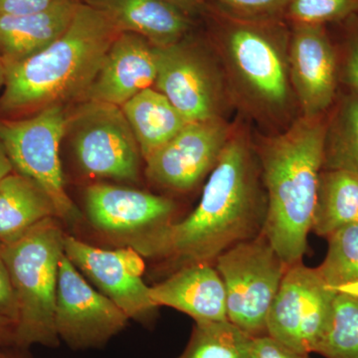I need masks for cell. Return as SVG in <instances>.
Returning <instances> with one entry per match:
<instances>
[{
	"mask_svg": "<svg viewBox=\"0 0 358 358\" xmlns=\"http://www.w3.org/2000/svg\"><path fill=\"white\" fill-rule=\"evenodd\" d=\"M267 212L253 128L235 115L229 141L206 179L199 204L167 228L143 257L157 261L155 272L164 278L195 264L214 265L224 252L260 235Z\"/></svg>",
	"mask_w": 358,
	"mask_h": 358,
	"instance_id": "6da1fadb",
	"label": "cell"
},
{
	"mask_svg": "<svg viewBox=\"0 0 358 358\" xmlns=\"http://www.w3.org/2000/svg\"><path fill=\"white\" fill-rule=\"evenodd\" d=\"M200 18L222 65L236 115L261 134L291 127L301 112L289 79V23L238 20L207 6Z\"/></svg>",
	"mask_w": 358,
	"mask_h": 358,
	"instance_id": "7a4b0ae2",
	"label": "cell"
},
{
	"mask_svg": "<svg viewBox=\"0 0 358 358\" xmlns=\"http://www.w3.org/2000/svg\"><path fill=\"white\" fill-rule=\"evenodd\" d=\"M327 115L300 117L281 133L253 129L254 145L268 199L263 233L287 267L308 250L324 160Z\"/></svg>",
	"mask_w": 358,
	"mask_h": 358,
	"instance_id": "3957f363",
	"label": "cell"
},
{
	"mask_svg": "<svg viewBox=\"0 0 358 358\" xmlns=\"http://www.w3.org/2000/svg\"><path fill=\"white\" fill-rule=\"evenodd\" d=\"M121 33L105 14L80 2L56 41L30 57L6 63L0 110L18 117L81 101Z\"/></svg>",
	"mask_w": 358,
	"mask_h": 358,
	"instance_id": "277c9868",
	"label": "cell"
},
{
	"mask_svg": "<svg viewBox=\"0 0 358 358\" xmlns=\"http://www.w3.org/2000/svg\"><path fill=\"white\" fill-rule=\"evenodd\" d=\"M58 218L45 219L13 243L0 242L17 308L14 348H57L55 327L59 265L64 255Z\"/></svg>",
	"mask_w": 358,
	"mask_h": 358,
	"instance_id": "5b68a950",
	"label": "cell"
},
{
	"mask_svg": "<svg viewBox=\"0 0 358 358\" xmlns=\"http://www.w3.org/2000/svg\"><path fill=\"white\" fill-rule=\"evenodd\" d=\"M154 88L164 94L188 122L233 120L236 115L222 65L204 32L194 30L169 46L157 47Z\"/></svg>",
	"mask_w": 358,
	"mask_h": 358,
	"instance_id": "8992f818",
	"label": "cell"
},
{
	"mask_svg": "<svg viewBox=\"0 0 358 358\" xmlns=\"http://www.w3.org/2000/svg\"><path fill=\"white\" fill-rule=\"evenodd\" d=\"M214 265L225 287L228 320L251 338L268 336V312L288 267L266 235L235 245Z\"/></svg>",
	"mask_w": 358,
	"mask_h": 358,
	"instance_id": "52a82bcc",
	"label": "cell"
},
{
	"mask_svg": "<svg viewBox=\"0 0 358 358\" xmlns=\"http://www.w3.org/2000/svg\"><path fill=\"white\" fill-rule=\"evenodd\" d=\"M67 115L64 106L55 105L28 117L0 120V138L13 171L43 188L55 205L58 219L76 224L82 215L66 192L59 157Z\"/></svg>",
	"mask_w": 358,
	"mask_h": 358,
	"instance_id": "ba28073f",
	"label": "cell"
},
{
	"mask_svg": "<svg viewBox=\"0 0 358 358\" xmlns=\"http://www.w3.org/2000/svg\"><path fill=\"white\" fill-rule=\"evenodd\" d=\"M80 103L67 115L65 136H69L82 171L93 178L138 180L143 157L121 107L96 101Z\"/></svg>",
	"mask_w": 358,
	"mask_h": 358,
	"instance_id": "9c48e42d",
	"label": "cell"
},
{
	"mask_svg": "<svg viewBox=\"0 0 358 358\" xmlns=\"http://www.w3.org/2000/svg\"><path fill=\"white\" fill-rule=\"evenodd\" d=\"M338 294L317 268L303 263L287 268L268 315V336L301 353L312 355L329 329Z\"/></svg>",
	"mask_w": 358,
	"mask_h": 358,
	"instance_id": "30bf717a",
	"label": "cell"
},
{
	"mask_svg": "<svg viewBox=\"0 0 358 358\" xmlns=\"http://www.w3.org/2000/svg\"><path fill=\"white\" fill-rule=\"evenodd\" d=\"M90 222L103 234L143 253L176 221L178 205L164 195L106 183L85 192Z\"/></svg>",
	"mask_w": 358,
	"mask_h": 358,
	"instance_id": "8fae6325",
	"label": "cell"
},
{
	"mask_svg": "<svg viewBox=\"0 0 358 358\" xmlns=\"http://www.w3.org/2000/svg\"><path fill=\"white\" fill-rule=\"evenodd\" d=\"M234 119L192 122L145 160L148 180L176 194L194 192L210 176L232 134Z\"/></svg>",
	"mask_w": 358,
	"mask_h": 358,
	"instance_id": "7c38bea8",
	"label": "cell"
},
{
	"mask_svg": "<svg viewBox=\"0 0 358 358\" xmlns=\"http://www.w3.org/2000/svg\"><path fill=\"white\" fill-rule=\"evenodd\" d=\"M129 317L96 291L63 255L59 265L55 327L60 341L73 350L102 348L129 324Z\"/></svg>",
	"mask_w": 358,
	"mask_h": 358,
	"instance_id": "4fadbf2b",
	"label": "cell"
},
{
	"mask_svg": "<svg viewBox=\"0 0 358 358\" xmlns=\"http://www.w3.org/2000/svg\"><path fill=\"white\" fill-rule=\"evenodd\" d=\"M63 248L73 265L88 277L99 291L114 301L129 320L141 324L154 322L159 307L150 298V287L143 280V257L131 247L96 248L65 234Z\"/></svg>",
	"mask_w": 358,
	"mask_h": 358,
	"instance_id": "5bb4252c",
	"label": "cell"
},
{
	"mask_svg": "<svg viewBox=\"0 0 358 358\" xmlns=\"http://www.w3.org/2000/svg\"><path fill=\"white\" fill-rule=\"evenodd\" d=\"M289 26V79L301 117H324L334 107L341 88L338 49L331 28Z\"/></svg>",
	"mask_w": 358,
	"mask_h": 358,
	"instance_id": "9a60e30c",
	"label": "cell"
},
{
	"mask_svg": "<svg viewBox=\"0 0 358 358\" xmlns=\"http://www.w3.org/2000/svg\"><path fill=\"white\" fill-rule=\"evenodd\" d=\"M157 75L155 45L140 35L122 32L79 102L96 101L122 107L143 90L154 87Z\"/></svg>",
	"mask_w": 358,
	"mask_h": 358,
	"instance_id": "2e32d148",
	"label": "cell"
},
{
	"mask_svg": "<svg viewBox=\"0 0 358 358\" xmlns=\"http://www.w3.org/2000/svg\"><path fill=\"white\" fill-rule=\"evenodd\" d=\"M150 298L157 307L174 308L194 322L228 320L225 287L213 264H195L167 275L150 287Z\"/></svg>",
	"mask_w": 358,
	"mask_h": 358,
	"instance_id": "e0dca14e",
	"label": "cell"
},
{
	"mask_svg": "<svg viewBox=\"0 0 358 358\" xmlns=\"http://www.w3.org/2000/svg\"><path fill=\"white\" fill-rule=\"evenodd\" d=\"M105 14L121 32L157 47L169 46L194 30L195 20L162 0H79Z\"/></svg>",
	"mask_w": 358,
	"mask_h": 358,
	"instance_id": "ac0fdd59",
	"label": "cell"
},
{
	"mask_svg": "<svg viewBox=\"0 0 358 358\" xmlns=\"http://www.w3.org/2000/svg\"><path fill=\"white\" fill-rule=\"evenodd\" d=\"M79 0H54L38 13L0 16V56L16 62L43 50L69 27Z\"/></svg>",
	"mask_w": 358,
	"mask_h": 358,
	"instance_id": "d6986e66",
	"label": "cell"
},
{
	"mask_svg": "<svg viewBox=\"0 0 358 358\" xmlns=\"http://www.w3.org/2000/svg\"><path fill=\"white\" fill-rule=\"evenodd\" d=\"M51 217L58 218L55 205L36 182L16 171L0 180L1 243H13Z\"/></svg>",
	"mask_w": 358,
	"mask_h": 358,
	"instance_id": "ffe728a7",
	"label": "cell"
},
{
	"mask_svg": "<svg viewBox=\"0 0 358 358\" xmlns=\"http://www.w3.org/2000/svg\"><path fill=\"white\" fill-rule=\"evenodd\" d=\"M121 109L145 162L188 124L169 99L154 87L141 91Z\"/></svg>",
	"mask_w": 358,
	"mask_h": 358,
	"instance_id": "44dd1931",
	"label": "cell"
},
{
	"mask_svg": "<svg viewBox=\"0 0 358 358\" xmlns=\"http://www.w3.org/2000/svg\"><path fill=\"white\" fill-rule=\"evenodd\" d=\"M358 224V176L343 169H322L310 232L327 239Z\"/></svg>",
	"mask_w": 358,
	"mask_h": 358,
	"instance_id": "7402d4cb",
	"label": "cell"
},
{
	"mask_svg": "<svg viewBox=\"0 0 358 358\" xmlns=\"http://www.w3.org/2000/svg\"><path fill=\"white\" fill-rule=\"evenodd\" d=\"M322 169L358 176V96L343 88L327 115Z\"/></svg>",
	"mask_w": 358,
	"mask_h": 358,
	"instance_id": "603a6c76",
	"label": "cell"
},
{
	"mask_svg": "<svg viewBox=\"0 0 358 358\" xmlns=\"http://www.w3.org/2000/svg\"><path fill=\"white\" fill-rule=\"evenodd\" d=\"M326 258L317 270L338 294L358 299V224L336 231L327 239Z\"/></svg>",
	"mask_w": 358,
	"mask_h": 358,
	"instance_id": "cb8c5ba5",
	"label": "cell"
},
{
	"mask_svg": "<svg viewBox=\"0 0 358 358\" xmlns=\"http://www.w3.org/2000/svg\"><path fill=\"white\" fill-rule=\"evenodd\" d=\"M252 338L228 320L195 322L187 345L176 358H248Z\"/></svg>",
	"mask_w": 358,
	"mask_h": 358,
	"instance_id": "d4e9b609",
	"label": "cell"
},
{
	"mask_svg": "<svg viewBox=\"0 0 358 358\" xmlns=\"http://www.w3.org/2000/svg\"><path fill=\"white\" fill-rule=\"evenodd\" d=\"M315 353L324 358H358V299L338 294L329 329Z\"/></svg>",
	"mask_w": 358,
	"mask_h": 358,
	"instance_id": "484cf974",
	"label": "cell"
},
{
	"mask_svg": "<svg viewBox=\"0 0 358 358\" xmlns=\"http://www.w3.org/2000/svg\"><path fill=\"white\" fill-rule=\"evenodd\" d=\"M358 13V0H291L285 20L289 24L333 25Z\"/></svg>",
	"mask_w": 358,
	"mask_h": 358,
	"instance_id": "4316f807",
	"label": "cell"
},
{
	"mask_svg": "<svg viewBox=\"0 0 358 358\" xmlns=\"http://www.w3.org/2000/svg\"><path fill=\"white\" fill-rule=\"evenodd\" d=\"M329 28L338 49L341 87L358 96V13Z\"/></svg>",
	"mask_w": 358,
	"mask_h": 358,
	"instance_id": "83f0119b",
	"label": "cell"
},
{
	"mask_svg": "<svg viewBox=\"0 0 358 358\" xmlns=\"http://www.w3.org/2000/svg\"><path fill=\"white\" fill-rule=\"evenodd\" d=\"M291 0H204L205 6L244 20H285Z\"/></svg>",
	"mask_w": 358,
	"mask_h": 358,
	"instance_id": "f1b7e54d",
	"label": "cell"
},
{
	"mask_svg": "<svg viewBox=\"0 0 358 358\" xmlns=\"http://www.w3.org/2000/svg\"><path fill=\"white\" fill-rule=\"evenodd\" d=\"M248 358H310L308 353L291 350L268 336L252 338Z\"/></svg>",
	"mask_w": 358,
	"mask_h": 358,
	"instance_id": "f546056e",
	"label": "cell"
},
{
	"mask_svg": "<svg viewBox=\"0 0 358 358\" xmlns=\"http://www.w3.org/2000/svg\"><path fill=\"white\" fill-rule=\"evenodd\" d=\"M0 315L8 317L14 324L17 320L15 296L11 284L10 275L0 249Z\"/></svg>",
	"mask_w": 358,
	"mask_h": 358,
	"instance_id": "4dcf8cb0",
	"label": "cell"
},
{
	"mask_svg": "<svg viewBox=\"0 0 358 358\" xmlns=\"http://www.w3.org/2000/svg\"><path fill=\"white\" fill-rule=\"evenodd\" d=\"M54 0H0V16L25 15L47 8Z\"/></svg>",
	"mask_w": 358,
	"mask_h": 358,
	"instance_id": "1f68e13d",
	"label": "cell"
},
{
	"mask_svg": "<svg viewBox=\"0 0 358 358\" xmlns=\"http://www.w3.org/2000/svg\"><path fill=\"white\" fill-rule=\"evenodd\" d=\"M162 1L176 7L193 20L201 17L206 6L204 0H162Z\"/></svg>",
	"mask_w": 358,
	"mask_h": 358,
	"instance_id": "d6a6232c",
	"label": "cell"
},
{
	"mask_svg": "<svg viewBox=\"0 0 358 358\" xmlns=\"http://www.w3.org/2000/svg\"><path fill=\"white\" fill-rule=\"evenodd\" d=\"M15 341V324L8 317L0 315V350L13 348Z\"/></svg>",
	"mask_w": 358,
	"mask_h": 358,
	"instance_id": "836d02e7",
	"label": "cell"
},
{
	"mask_svg": "<svg viewBox=\"0 0 358 358\" xmlns=\"http://www.w3.org/2000/svg\"><path fill=\"white\" fill-rule=\"evenodd\" d=\"M13 166L7 155L6 148L0 138V180L13 173Z\"/></svg>",
	"mask_w": 358,
	"mask_h": 358,
	"instance_id": "e575fe53",
	"label": "cell"
},
{
	"mask_svg": "<svg viewBox=\"0 0 358 358\" xmlns=\"http://www.w3.org/2000/svg\"><path fill=\"white\" fill-rule=\"evenodd\" d=\"M27 350H20L17 348H8L0 350V358H28L25 352Z\"/></svg>",
	"mask_w": 358,
	"mask_h": 358,
	"instance_id": "d590c367",
	"label": "cell"
},
{
	"mask_svg": "<svg viewBox=\"0 0 358 358\" xmlns=\"http://www.w3.org/2000/svg\"><path fill=\"white\" fill-rule=\"evenodd\" d=\"M6 81V63L0 56V89L3 88Z\"/></svg>",
	"mask_w": 358,
	"mask_h": 358,
	"instance_id": "8d00e7d4",
	"label": "cell"
}]
</instances>
